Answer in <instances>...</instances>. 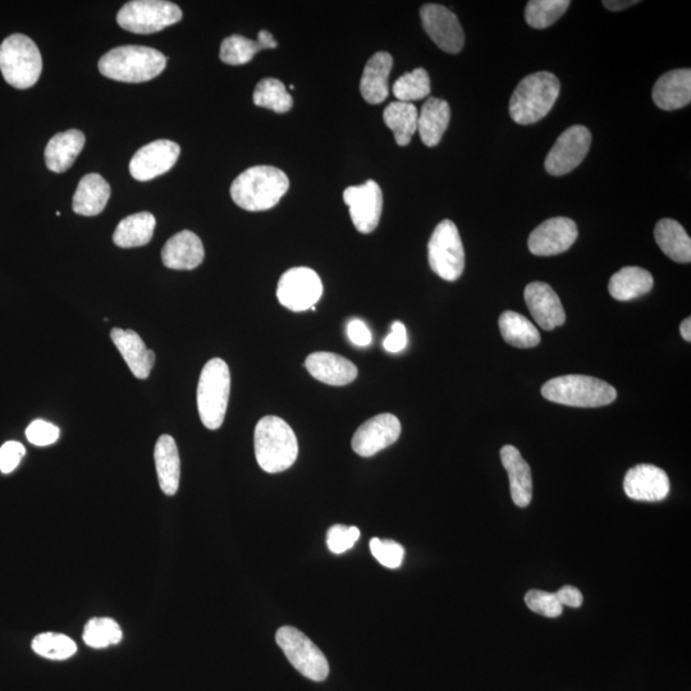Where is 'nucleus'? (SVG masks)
<instances>
[{
	"label": "nucleus",
	"mask_w": 691,
	"mask_h": 691,
	"mask_svg": "<svg viewBox=\"0 0 691 691\" xmlns=\"http://www.w3.org/2000/svg\"><path fill=\"white\" fill-rule=\"evenodd\" d=\"M392 66L393 59L390 53L378 52L369 59L360 81V91L365 102L381 104L388 98V79Z\"/></svg>",
	"instance_id": "25"
},
{
	"label": "nucleus",
	"mask_w": 691,
	"mask_h": 691,
	"mask_svg": "<svg viewBox=\"0 0 691 691\" xmlns=\"http://www.w3.org/2000/svg\"><path fill=\"white\" fill-rule=\"evenodd\" d=\"M570 4L569 0H530L525 20L533 29H547L564 16Z\"/></svg>",
	"instance_id": "37"
},
{
	"label": "nucleus",
	"mask_w": 691,
	"mask_h": 691,
	"mask_svg": "<svg viewBox=\"0 0 691 691\" xmlns=\"http://www.w3.org/2000/svg\"><path fill=\"white\" fill-rule=\"evenodd\" d=\"M370 551L375 560L388 569H398L405 557V548L393 541H381L374 538L370 541Z\"/></svg>",
	"instance_id": "42"
},
{
	"label": "nucleus",
	"mask_w": 691,
	"mask_h": 691,
	"mask_svg": "<svg viewBox=\"0 0 691 691\" xmlns=\"http://www.w3.org/2000/svg\"><path fill=\"white\" fill-rule=\"evenodd\" d=\"M311 377L329 386H346L358 378V368L349 359L332 352H314L305 361Z\"/></svg>",
	"instance_id": "20"
},
{
	"label": "nucleus",
	"mask_w": 691,
	"mask_h": 691,
	"mask_svg": "<svg viewBox=\"0 0 691 691\" xmlns=\"http://www.w3.org/2000/svg\"><path fill=\"white\" fill-rule=\"evenodd\" d=\"M255 456L265 473L277 474L291 468L299 455L294 430L278 416H264L256 424Z\"/></svg>",
	"instance_id": "2"
},
{
	"label": "nucleus",
	"mask_w": 691,
	"mask_h": 691,
	"mask_svg": "<svg viewBox=\"0 0 691 691\" xmlns=\"http://www.w3.org/2000/svg\"><path fill=\"white\" fill-rule=\"evenodd\" d=\"M578 227L569 218L548 219L535 228L529 236L530 253L538 256H552L565 253L578 239Z\"/></svg>",
	"instance_id": "17"
},
{
	"label": "nucleus",
	"mask_w": 691,
	"mask_h": 691,
	"mask_svg": "<svg viewBox=\"0 0 691 691\" xmlns=\"http://www.w3.org/2000/svg\"><path fill=\"white\" fill-rule=\"evenodd\" d=\"M254 104L258 107L271 109L276 113H286L291 111L294 100L281 81L264 79L256 85Z\"/></svg>",
	"instance_id": "36"
},
{
	"label": "nucleus",
	"mask_w": 691,
	"mask_h": 691,
	"mask_svg": "<svg viewBox=\"0 0 691 691\" xmlns=\"http://www.w3.org/2000/svg\"><path fill=\"white\" fill-rule=\"evenodd\" d=\"M26 455L24 445L20 442H7L0 447V471L4 474L12 473L20 465L22 457Z\"/></svg>",
	"instance_id": "45"
},
{
	"label": "nucleus",
	"mask_w": 691,
	"mask_h": 691,
	"mask_svg": "<svg viewBox=\"0 0 691 691\" xmlns=\"http://www.w3.org/2000/svg\"><path fill=\"white\" fill-rule=\"evenodd\" d=\"M111 198V186L98 173L81 178L73 196V212L85 217H94L103 212Z\"/></svg>",
	"instance_id": "27"
},
{
	"label": "nucleus",
	"mask_w": 691,
	"mask_h": 691,
	"mask_svg": "<svg viewBox=\"0 0 691 691\" xmlns=\"http://www.w3.org/2000/svg\"><path fill=\"white\" fill-rule=\"evenodd\" d=\"M322 296V279L313 269L292 268L279 279L277 297L288 310L296 313L310 310Z\"/></svg>",
	"instance_id": "11"
},
{
	"label": "nucleus",
	"mask_w": 691,
	"mask_h": 691,
	"mask_svg": "<svg viewBox=\"0 0 691 691\" xmlns=\"http://www.w3.org/2000/svg\"><path fill=\"white\" fill-rule=\"evenodd\" d=\"M501 461L509 474L512 501L517 507L525 509L533 500L532 470L514 446L502 447Z\"/></svg>",
	"instance_id": "24"
},
{
	"label": "nucleus",
	"mask_w": 691,
	"mask_h": 691,
	"mask_svg": "<svg viewBox=\"0 0 691 691\" xmlns=\"http://www.w3.org/2000/svg\"><path fill=\"white\" fill-rule=\"evenodd\" d=\"M653 102L662 111H677L691 102V70L665 73L653 88Z\"/></svg>",
	"instance_id": "22"
},
{
	"label": "nucleus",
	"mask_w": 691,
	"mask_h": 691,
	"mask_svg": "<svg viewBox=\"0 0 691 691\" xmlns=\"http://www.w3.org/2000/svg\"><path fill=\"white\" fill-rule=\"evenodd\" d=\"M231 392V373L226 361L212 359L205 364L198 386L201 421L210 430L222 427Z\"/></svg>",
	"instance_id": "6"
},
{
	"label": "nucleus",
	"mask_w": 691,
	"mask_h": 691,
	"mask_svg": "<svg viewBox=\"0 0 691 691\" xmlns=\"http://www.w3.org/2000/svg\"><path fill=\"white\" fill-rule=\"evenodd\" d=\"M277 644L301 675L313 681H324L329 675L326 656L305 634L292 626H283L276 634Z\"/></svg>",
	"instance_id": "10"
},
{
	"label": "nucleus",
	"mask_w": 691,
	"mask_h": 691,
	"mask_svg": "<svg viewBox=\"0 0 691 691\" xmlns=\"http://www.w3.org/2000/svg\"><path fill=\"white\" fill-rule=\"evenodd\" d=\"M204 258L203 242L191 231L178 232L162 250L163 264L175 271H192L203 263Z\"/></svg>",
	"instance_id": "21"
},
{
	"label": "nucleus",
	"mask_w": 691,
	"mask_h": 691,
	"mask_svg": "<svg viewBox=\"0 0 691 691\" xmlns=\"http://www.w3.org/2000/svg\"><path fill=\"white\" fill-rule=\"evenodd\" d=\"M525 603L530 611L549 619L561 616L564 611V606L558 602L556 594L543 592V590H529L525 596Z\"/></svg>",
	"instance_id": "41"
},
{
	"label": "nucleus",
	"mask_w": 691,
	"mask_h": 691,
	"mask_svg": "<svg viewBox=\"0 0 691 691\" xmlns=\"http://www.w3.org/2000/svg\"><path fill=\"white\" fill-rule=\"evenodd\" d=\"M180 145L169 140H158L143 146L130 162L131 176L146 182L171 171L180 158Z\"/></svg>",
	"instance_id": "15"
},
{
	"label": "nucleus",
	"mask_w": 691,
	"mask_h": 691,
	"mask_svg": "<svg viewBox=\"0 0 691 691\" xmlns=\"http://www.w3.org/2000/svg\"><path fill=\"white\" fill-rule=\"evenodd\" d=\"M419 113L413 103L392 102L384 109L383 120L395 135L396 144L407 146L418 131Z\"/></svg>",
	"instance_id": "34"
},
{
	"label": "nucleus",
	"mask_w": 691,
	"mask_h": 691,
	"mask_svg": "<svg viewBox=\"0 0 691 691\" xmlns=\"http://www.w3.org/2000/svg\"><path fill=\"white\" fill-rule=\"evenodd\" d=\"M157 221L148 212L132 214L118 224L114 231L113 242L122 249L148 245L153 239Z\"/></svg>",
	"instance_id": "33"
},
{
	"label": "nucleus",
	"mask_w": 691,
	"mask_h": 691,
	"mask_svg": "<svg viewBox=\"0 0 691 691\" xmlns=\"http://www.w3.org/2000/svg\"><path fill=\"white\" fill-rule=\"evenodd\" d=\"M450 121V104L443 99L429 98L421 108L418 118V130L424 145L434 148L441 143Z\"/></svg>",
	"instance_id": "30"
},
{
	"label": "nucleus",
	"mask_w": 691,
	"mask_h": 691,
	"mask_svg": "<svg viewBox=\"0 0 691 691\" xmlns=\"http://www.w3.org/2000/svg\"><path fill=\"white\" fill-rule=\"evenodd\" d=\"M407 346V331L404 324L395 322L392 324L391 332L383 342L384 350L391 354H398L404 351Z\"/></svg>",
	"instance_id": "46"
},
{
	"label": "nucleus",
	"mask_w": 691,
	"mask_h": 691,
	"mask_svg": "<svg viewBox=\"0 0 691 691\" xmlns=\"http://www.w3.org/2000/svg\"><path fill=\"white\" fill-rule=\"evenodd\" d=\"M592 145V134L587 127L572 126L558 137L549 151L544 163L546 171L552 176H565L574 171L587 157Z\"/></svg>",
	"instance_id": "12"
},
{
	"label": "nucleus",
	"mask_w": 691,
	"mask_h": 691,
	"mask_svg": "<svg viewBox=\"0 0 691 691\" xmlns=\"http://www.w3.org/2000/svg\"><path fill=\"white\" fill-rule=\"evenodd\" d=\"M26 437L31 445L45 447L53 445L59 439V429L45 420H35L27 427Z\"/></svg>",
	"instance_id": "44"
},
{
	"label": "nucleus",
	"mask_w": 691,
	"mask_h": 691,
	"mask_svg": "<svg viewBox=\"0 0 691 691\" xmlns=\"http://www.w3.org/2000/svg\"><path fill=\"white\" fill-rule=\"evenodd\" d=\"M32 651L40 657L53 661H64L77 652V645L63 634L43 633L32 640Z\"/></svg>",
	"instance_id": "39"
},
{
	"label": "nucleus",
	"mask_w": 691,
	"mask_h": 691,
	"mask_svg": "<svg viewBox=\"0 0 691 691\" xmlns=\"http://www.w3.org/2000/svg\"><path fill=\"white\" fill-rule=\"evenodd\" d=\"M290 187L285 172L276 167L256 166L246 169L233 181L232 200L247 212H264L279 203Z\"/></svg>",
	"instance_id": "1"
},
{
	"label": "nucleus",
	"mask_w": 691,
	"mask_h": 691,
	"mask_svg": "<svg viewBox=\"0 0 691 691\" xmlns=\"http://www.w3.org/2000/svg\"><path fill=\"white\" fill-rule=\"evenodd\" d=\"M166 66L167 58L163 53L141 45L114 48L99 61V71L103 76L130 84L153 80Z\"/></svg>",
	"instance_id": "3"
},
{
	"label": "nucleus",
	"mask_w": 691,
	"mask_h": 691,
	"mask_svg": "<svg viewBox=\"0 0 691 691\" xmlns=\"http://www.w3.org/2000/svg\"><path fill=\"white\" fill-rule=\"evenodd\" d=\"M542 395L555 404L592 409L612 404L617 391L611 384L588 375H562L544 384Z\"/></svg>",
	"instance_id": "5"
},
{
	"label": "nucleus",
	"mask_w": 691,
	"mask_h": 691,
	"mask_svg": "<svg viewBox=\"0 0 691 691\" xmlns=\"http://www.w3.org/2000/svg\"><path fill=\"white\" fill-rule=\"evenodd\" d=\"M425 32L443 52L460 53L465 44L464 30L455 13L439 4H425L420 9Z\"/></svg>",
	"instance_id": "14"
},
{
	"label": "nucleus",
	"mask_w": 691,
	"mask_h": 691,
	"mask_svg": "<svg viewBox=\"0 0 691 691\" xmlns=\"http://www.w3.org/2000/svg\"><path fill=\"white\" fill-rule=\"evenodd\" d=\"M681 336L685 341L691 342V319L686 318L680 326Z\"/></svg>",
	"instance_id": "50"
},
{
	"label": "nucleus",
	"mask_w": 691,
	"mask_h": 691,
	"mask_svg": "<svg viewBox=\"0 0 691 691\" xmlns=\"http://www.w3.org/2000/svg\"><path fill=\"white\" fill-rule=\"evenodd\" d=\"M624 491L634 501L660 502L670 493V479L657 466L636 465L625 475Z\"/></svg>",
	"instance_id": "18"
},
{
	"label": "nucleus",
	"mask_w": 691,
	"mask_h": 691,
	"mask_svg": "<svg viewBox=\"0 0 691 691\" xmlns=\"http://www.w3.org/2000/svg\"><path fill=\"white\" fill-rule=\"evenodd\" d=\"M182 20V11L175 3L163 0H135L118 12L117 22L123 30L149 35L162 31Z\"/></svg>",
	"instance_id": "8"
},
{
	"label": "nucleus",
	"mask_w": 691,
	"mask_h": 691,
	"mask_svg": "<svg viewBox=\"0 0 691 691\" xmlns=\"http://www.w3.org/2000/svg\"><path fill=\"white\" fill-rule=\"evenodd\" d=\"M0 71L4 80L16 89H30L43 71L40 50L29 36H8L0 45Z\"/></svg>",
	"instance_id": "7"
},
{
	"label": "nucleus",
	"mask_w": 691,
	"mask_h": 691,
	"mask_svg": "<svg viewBox=\"0 0 691 691\" xmlns=\"http://www.w3.org/2000/svg\"><path fill=\"white\" fill-rule=\"evenodd\" d=\"M652 274L639 267H626L613 274L608 283V291L615 300L630 301L652 291Z\"/></svg>",
	"instance_id": "32"
},
{
	"label": "nucleus",
	"mask_w": 691,
	"mask_h": 691,
	"mask_svg": "<svg viewBox=\"0 0 691 691\" xmlns=\"http://www.w3.org/2000/svg\"><path fill=\"white\" fill-rule=\"evenodd\" d=\"M555 594L562 606L579 608L584 602L583 594H581L578 588L572 587V585H565Z\"/></svg>",
	"instance_id": "48"
},
{
	"label": "nucleus",
	"mask_w": 691,
	"mask_h": 691,
	"mask_svg": "<svg viewBox=\"0 0 691 691\" xmlns=\"http://www.w3.org/2000/svg\"><path fill=\"white\" fill-rule=\"evenodd\" d=\"M85 141V135L79 130H68L53 136L45 148V164L52 172H66L84 149Z\"/></svg>",
	"instance_id": "28"
},
{
	"label": "nucleus",
	"mask_w": 691,
	"mask_h": 691,
	"mask_svg": "<svg viewBox=\"0 0 691 691\" xmlns=\"http://www.w3.org/2000/svg\"><path fill=\"white\" fill-rule=\"evenodd\" d=\"M343 200L350 208L352 223L360 233H372L381 221L383 194L378 183L366 181L343 191Z\"/></svg>",
	"instance_id": "13"
},
{
	"label": "nucleus",
	"mask_w": 691,
	"mask_h": 691,
	"mask_svg": "<svg viewBox=\"0 0 691 691\" xmlns=\"http://www.w3.org/2000/svg\"><path fill=\"white\" fill-rule=\"evenodd\" d=\"M359 538L360 530L356 526L334 525L328 530V548L336 555H341L354 547Z\"/></svg>",
	"instance_id": "43"
},
{
	"label": "nucleus",
	"mask_w": 691,
	"mask_h": 691,
	"mask_svg": "<svg viewBox=\"0 0 691 691\" xmlns=\"http://www.w3.org/2000/svg\"><path fill=\"white\" fill-rule=\"evenodd\" d=\"M347 336L356 346L365 347L372 343V333L368 326L360 319H352L347 324Z\"/></svg>",
	"instance_id": "47"
},
{
	"label": "nucleus",
	"mask_w": 691,
	"mask_h": 691,
	"mask_svg": "<svg viewBox=\"0 0 691 691\" xmlns=\"http://www.w3.org/2000/svg\"><path fill=\"white\" fill-rule=\"evenodd\" d=\"M393 94L397 102L411 103L427 98L430 94V79L424 68L402 75L393 85Z\"/></svg>",
	"instance_id": "40"
},
{
	"label": "nucleus",
	"mask_w": 691,
	"mask_h": 691,
	"mask_svg": "<svg viewBox=\"0 0 691 691\" xmlns=\"http://www.w3.org/2000/svg\"><path fill=\"white\" fill-rule=\"evenodd\" d=\"M401 423L397 416L379 414L365 421L352 438V450L361 457H372L397 442Z\"/></svg>",
	"instance_id": "16"
},
{
	"label": "nucleus",
	"mask_w": 691,
	"mask_h": 691,
	"mask_svg": "<svg viewBox=\"0 0 691 691\" xmlns=\"http://www.w3.org/2000/svg\"><path fill=\"white\" fill-rule=\"evenodd\" d=\"M123 633L120 625L108 617H96L91 619L85 626L82 639L94 649H103L109 645L120 644Z\"/></svg>",
	"instance_id": "38"
},
{
	"label": "nucleus",
	"mask_w": 691,
	"mask_h": 691,
	"mask_svg": "<svg viewBox=\"0 0 691 691\" xmlns=\"http://www.w3.org/2000/svg\"><path fill=\"white\" fill-rule=\"evenodd\" d=\"M278 43L273 38L271 32L262 30L259 32L258 40H250L241 35L228 36L223 40L221 53V61L231 66H242V64L253 61L255 54L262 52L264 49H276Z\"/></svg>",
	"instance_id": "29"
},
{
	"label": "nucleus",
	"mask_w": 691,
	"mask_h": 691,
	"mask_svg": "<svg viewBox=\"0 0 691 691\" xmlns=\"http://www.w3.org/2000/svg\"><path fill=\"white\" fill-rule=\"evenodd\" d=\"M430 268L437 276L455 282L465 269V250L459 230L452 221L438 224L428 244Z\"/></svg>",
	"instance_id": "9"
},
{
	"label": "nucleus",
	"mask_w": 691,
	"mask_h": 691,
	"mask_svg": "<svg viewBox=\"0 0 691 691\" xmlns=\"http://www.w3.org/2000/svg\"><path fill=\"white\" fill-rule=\"evenodd\" d=\"M654 239L668 258L676 263H690L691 240L679 222L674 219H661L654 228Z\"/></svg>",
	"instance_id": "31"
},
{
	"label": "nucleus",
	"mask_w": 691,
	"mask_h": 691,
	"mask_svg": "<svg viewBox=\"0 0 691 691\" xmlns=\"http://www.w3.org/2000/svg\"><path fill=\"white\" fill-rule=\"evenodd\" d=\"M154 460L160 488L167 496H175L181 478L180 453L175 439L168 434L159 437L155 445Z\"/></svg>",
	"instance_id": "26"
},
{
	"label": "nucleus",
	"mask_w": 691,
	"mask_h": 691,
	"mask_svg": "<svg viewBox=\"0 0 691 691\" xmlns=\"http://www.w3.org/2000/svg\"><path fill=\"white\" fill-rule=\"evenodd\" d=\"M638 3L639 2H635V0H630V2H628V0H613V2L606 0V2H603V6L610 9V11L617 12L624 11V9L633 7Z\"/></svg>",
	"instance_id": "49"
},
{
	"label": "nucleus",
	"mask_w": 691,
	"mask_h": 691,
	"mask_svg": "<svg viewBox=\"0 0 691 691\" xmlns=\"http://www.w3.org/2000/svg\"><path fill=\"white\" fill-rule=\"evenodd\" d=\"M525 301L530 314L544 331L564 326L566 314L560 297L544 282L529 283L525 288Z\"/></svg>",
	"instance_id": "19"
},
{
	"label": "nucleus",
	"mask_w": 691,
	"mask_h": 691,
	"mask_svg": "<svg viewBox=\"0 0 691 691\" xmlns=\"http://www.w3.org/2000/svg\"><path fill=\"white\" fill-rule=\"evenodd\" d=\"M111 338L128 368L137 379L149 378L155 363L154 351L146 349L139 334L131 329L113 328Z\"/></svg>",
	"instance_id": "23"
},
{
	"label": "nucleus",
	"mask_w": 691,
	"mask_h": 691,
	"mask_svg": "<svg viewBox=\"0 0 691 691\" xmlns=\"http://www.w3.org/2000/svg\"><path fill=\"white\" fill-rule=\"evenodd\" d=\"M500 331L509 345L519 349H533L541 343V333L529 319L515 311H505L500 317Z\"/></svg>",
	"instance_id": "35"
},
{
	"label": "nucleus",
	"mask_w": 691,
	"mask_h": 691,
	"mask_svg": "<svg viewBox=\"0 0 691 691\" xmlns=\"http://www.w3.org/2000/svg\"><path fill=\"white\" fill-rule=\"evenodd\" d=\"M560 90V81L553 73L537 72L526 76L511 96L512 120L523 126L543 120L555 105Z\"/></svg>",
	"instance_id": "4"
}]
</instances>
